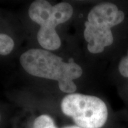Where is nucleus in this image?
<instances>
[{
  "label": "nucleus",
  "instance_id": "nucleus-1",
  "mask_svg": "<svg viewBox=\"0 0 128 128\" xmlns=\"http://www.w3.org/2000/svg\"><path fill=\"white\" fill-rule=\"evenodd\" d=\"M20 64L34 76L57 80L60 90L69 95L76 90L73 80L80 78L82 73L78 64L65 63L60 57L44 49L32 48L24 52L20 57Z\"/></svg>",
  "mask_w": 128,
  "mask_h": 128
},
{
  "label": "nucleus",
  "instance_id": "nucleus-2",
  "mask_svg": "<svg viewBox=\"0 0 128 128\" xmlns=\"http://www.w3.org/2000/svg\"><path fill=\"white\" fill-rule=\"evenodd\" d=\"M73 13L72 6L67 2H60L54 6L45 0L32 2L28 9V15L33 22L40 25L37 39L41 46L46 50L59 48L61 41L56 27L69 20Z\"/></svg>",
  "mask_w": 128,
  "mask_h": 128
},
{
  "label": "nucleus",
  "instance_id": "nucleus-3",
  "mask_svg": "<svg viewBox=\"0 0 128 128\" xmlns=\"http://www.w3.org/2000/svg\"><path fill=\"white\" fill-rule=\"evenodd\" d=\"M61 110L80 128H101L108 116L107 106L101 99L79 93L64 97L61 101Z\"/></svg>",
  "mask_w": 128,
  "mask_h": 128
},
{
  "label": "nucleus",
  "instance_id": "nucleus-4",
  "mask_svg": "<svg viewBox=\"0 0 128 128\" xmlns=\"http://www.w3.org/2000/svg\"><path fill=\"white\" fill-rule=\"evenodd\" d=\"M124 18L122 11L112 3L96 5L90 11L85 26L99 33H110L111 28L119 24Z\"/></svg>",
  "mask_w": 128,
  "mask_h": 128
},
{
  "label": "nucleus",
  "instance_id": "nucleus-5",
  "mask_svg": "<svg viewBox=\"0 0 128 128\" xmlns=\"http://www.w3.org/2000/svg\"><path fill=\"white\" fill-rule=\"evenodd\" d=\"M14 47V42L11 37L4 34H0V55H8Z\"/></svg>",
  "mask_w": 128,
  "mask_h": 128
},
{
  "label": "nucleus",
  "instance_id": "nucleus-6",
  "mask_svg": "<svg viewBox=\"0 0 128 128\" xmlns=\"http://www.w3.org/2000/svg\"><path fill=\"white\" fill-rule=\"evenodd\" d=\"M34 128H56L55 123L50 116L42 114L35 119Z\"/></svg>",
  "mask_w": 128,
  "mask_h": 128
},
{
  "label": "nucleus",
  "instance_id": "nucleus-7",
  "mask_svg": "<svg viewBox=\"0 0 128 128\" xmlns=\"http://www.w3.org/2000/svg\"><path fill=\"white\" fill-rule=\"evenodd\" d=\"M119 71L124 77L128 78V55L120 60L119 64Z\"/></svg>",
  "mask_w": 128,
  "mask_h": 128
},
{
  "label": "nucleus",
  "instance_id": "nucleus-8",
  "mask_svg": "<svg viewBox=\"0 0 128 128\" xmlns=\"http://www.w3.org/2000/svg\"><path fill=\"white\" fill-rule=\"evenodd\" d=\"M64 128H80L78 127V126H68V127H66Z\"/></svg>",
  "mask_w": 128,
  "mask_h": 128
},
{
  "label": "nucleus",
  "instance_id": "nucleus-9",
  "mask_svg": "<svg viewBox=\"0 0 128 128\" xmlns=\"http://www.w3.org/2000/svg\"><path fill=\"white\" fill-rule=\"evenodd\" d=\"M0 120H1V114H0Z\"/></svg>",
  "mask_w": 128,
  "mask_h": 128
}]
</instances>
